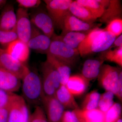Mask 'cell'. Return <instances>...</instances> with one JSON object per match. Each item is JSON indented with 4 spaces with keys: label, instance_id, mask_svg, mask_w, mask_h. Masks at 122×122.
<instances>
[{
    "label": "cell",
    "instance_id": "obj_1",
    "mask_svg": "<svg viewBox=\"0 0 122 122\" xmlns=\"http://www.w3.org/2000/svg\"><path fill=\"white\" fill-rule=\"evenodd\" d=\"M116 37L105 29L95 27L87 33L79 46L80 56L86 57L107 50L112 45Z\"/></svg>",
    "mask_w": 122,
    "mask_h": 122
},
{
    "label": "cell",
    "instance_id": "obj_2",
    "mask_svg": "<svg viewBox=\"0 0 122 122\" xmlns=\"http://www.w3.org/2000/svg\"><path fill=\"white\" fill-rule=\"evenodd\" d=\"M21 81L22 97L25 102L35 107L42 105L45 96L41 76L29 69Z\"/></svg>",
    "mask_w": 122,
    "mask_h": 122
},
{
    "label": "cell",
    "instance_id": "obj_3",
    "mask_svg": "<svg viewBox=\"0 0 122 122\" xmlns=\"http://www.w3.org/2000/svg\"><path fill=\"white\" fill-rule=\"evenodd\" d=\"M51 39V44L47 54L66 63L71 67L74 66L80 56L78 50L71 48L55 37L54 34Z\"/></svg>",
    "mask_w": 122,
    "mask_h": 122
},
{
    "label": "cell",
    "instance_id": "obj_4",
    "mask_svg": "<svg viewBox=\"0 0 122 122\" xmlns=\"http://www.w3.org/2000/svg\"><path fill=\"white\" fill-rule=\"evenodd\" d=\"M41 71L45 96H54L61 85L60 75L54 66L47 61L42 63Z\"/></svg>",
    "mask_w": 122,
    "mask_h": 122
},
{
    "label": "cell",
    "instance_id": "obj_5",
    "mask_svg": "<svg viewBox=\"0 0 122 122\" xmlns=\"http://www.w3.org/2000/svg\"><path fill=\"white\" fill-rule=\"evenodd\" d=\"M122 72L120 68L103 64L97 77L99 82L106 91L111 92L116 96Z\"/></svg>",
    "mask_w": 122,
    "mask_h": 122
},
{
    "label": "cell",
    "instance_id": "obj_6",
    "mask_svg": "<svg viewBox=\"0 0 122 122\" xmlns=\"http://www.w3.org/2000/svg\"><path fill=\"white\" fill-rule=\"evenodd\" d=\"M72 0H45L48 14L55 28L61 29L63 20L69 11Z\"/></svg>",
    "mask_w": 122,
    "mask_h": 122
},
{
    "label": "cell",
    "instance_id": "obj_7",
    "mask_svg": "<svg viewBox=\"0 0 122 122\" xmlns=\"http://www.w3.org/2000/svg\"><path fill=\"white\" fill-rule=\"evenodd\" d=\"M30 114L25 100L17 94L9 107L8 122H29Z\"/></svg>",
    "mask_w": 122,
    "mask_h": 122
},
{
    "label": "cell",
    "instance_id": "obj_8",
    "mask_svg": "<svg viewBox=\"0 0 122 122\" xmlns=\"http://www.w3.org/2000/svg\"><path fill=\"white\" fill-rule=\"evenodd\" d=\"M16 15L15 30L18 39L27 44L31 36L32 28L28 10L20 7L17 9Z\"/></svg>",
    "mask_w": 122,
    "mask_h": 122
},
{
    "label": "cell",
    "instance_id": "obj_9",
    "mask_svg": "<svg viewBox=\"0 0 122 122\" xmlns=\"http://www.w3.org/2000/svg\"><path fill=\"white\" fill-rule=\"evenodd\" d=\"M0 68L15 75L22 79L29 68L25 64L15 59L5 49L0 48Z\"/></svg>",
    "mask_w": 122,
    "mask_h": 122
},
{
    "label": "cell",
    "instance_id": "obj_10",
    "mask_svg": "<svg viewBox=\"0 0 122 122\" xmlns=\"http://www.w3.org/2000/svg\"><path fill=\"white\" fill-rule=\"evenodd\" d=\"M30 20L33 25L50 38L54 34L53 22L46 11L42 10H37L31 15Z\"/></svg>",
    "mask_w": 122,
    "mask_h": 122
},
{
    "label": "cell",
    "instance_id": "obj_11",
    "mask_svg": "<svg viewBox=\"0 0 122 122\" xmlns=\"http://www.w3.org/2000/svg\"><path fill=\"white\" fill-rule=\"evenodd\" d=\"M51 42V38L41 32L32 24L31 36L27 44L29 49L40 53L47 54Z\"/></svg>",
    "mask_w": 122,
    "mask_h": 122
},
{
    "label": "cell",
    "instance_id": "obj_12",
    "mask_svg": "<svg viewBox=\"0 0 122 122\" xmlns=\"http://www.w3.org/2000/svg\"><path fill=\"white\" fill-rule=\"evenodd\" d=\"M42 105L48 122H61L65 109L54 96H45Z\"/></svg>",
    "mask_w": 122,
    "mask_h": 122
},
{
    "label": "cell",
    "instance_id": "obj_13",
    "mask_svg": "<svg viewBox=\"0 0 122 122\" xmlns=\"http://www.w3.org/2000/svg\"><path fill=\"white\" fill-rule=\"evenodd\" d=\"M94 28L93 24L79 20L69 11L63 20L61 34L70 32H88Z\"/></svg>",
    "mask_w": 122,
    "mask_h": 122
},
{
    "label": "cell",
    "instance_id": "obj_14",
    "mask_svg": "<svg viewBox=\"0 0 122 122\" xmlns=\"http://www.w3.org/2000/svg\"><path fill=\"white\" fill-rule=\"evenodd\" d=\"M21 81L15 75L0 68V89L14 93L20 90Z\"/></svg>",
    "mask_w": 122,
    "mask_h": 122
},
{
    "label": "cell",
    "instance_id": "obj_15",
    "mask_svg": "<svg viewBox=\"0 0 122 122\" xmlns=\"http://www.w3.org/2000/svg\"><path fill=\"white\" fill-rule=\"evenodd\" d=\"M5 50L9 54L20 62L25 64L30 56V49L26 43L19 39L10 43Z\"/></svg>",
    "mask_w": 122,
    "mask_h": 122
},
{
    "label": "cell",
    "instance_id": "obj_16",
    "mask_svg": "<svg viewBox=\"0 0 122 122\" xmlns=\"http://www.w3.org/2000/svg\"><path fill=\"white\" fill-rule=\"evenodd\" d=\"M90 82L81 74H75L71 75L65 86L74 96L78 97L86 92Z\"/></svg>",
    "mask_w": 122,
    "mask_h": 122
},
{
    "label": "cell",
    "instance_id": "obj_17",
    "mask_svg": "<svg viewBox=\"0 0 122 122\" xmlns=\"http://www.w3.org/2000/svg\"><path fill=\"white\" fill-rule=\"evenodd\" d=\"M16 15L13 5H5L0 15V30H11L15 29Z\"/></svg>",
    "mask_w": 122,
    "mask_h": 122
},
{
    "label": "cell",
    "instance_id": "obj_18",
    "mask_svg": "<svg viewBox=\"0 0 122 122\" xmlns=\"http://www.w3.org/2000/svg\"><path fill=\"white\" fill-rule=\"evenodd\" d=\"M104 62L101 59H87L83 63L81 74L90 82L97 78Z\"/></svg>",
    "mask_w": 122,
    "mask_h": 122
},
{
    "label": "cell",
    "instance_id": "obj_19",
    "mask_svg": "<svg viewBox=\"0 0 122 122\" xmlns=\"http://www.w3.org/2000/svg\"><path fill=\"white\" fill-rule=\"evenodd\" d=\"M54 96L64 109H72L73 110L80 108L75 99L74 96L69 91L65 86L61 85Z\"/></svg>",
    "mask_w": 122,
    "mask_h": 122
},
{
    "label": "cell",
    "instance_id": "obj_20",
    "mask_svg": "<svg viewBox=\"0 0 122 122\" xmlns=\"http://www.w3.org/2000/svg\"><path fill=\"white\" fill-rule=\"evenodd\" d=\"M81 122H105V113L97 109L90 111L73 110Z\"/></svg>",
    "mask_w": 122,
    "mask_h": 122
},
{
    "label": "cell",
    "instance_id": "obj_21",
    "mask_svg": "<svg viewBox=\"0 0 122 122\" xmlns=\"http://www.w3.org/2000/svg\"><path fill=\"white\" fill-rule=\"evenodd\" d=\"M87 33L80 32H70L60 35L54 34L56 38L73 49H78L81 44L87 35Z\"/></svg>",
    "mask_w": 122,
    "mask_h": 122
},
{
    "label": "cell",
    "instance_id": "obj_22",
    "mask_svg": "<svg viewBox=\"0 0 122 122\" xmlns=\"http://www.w3.org/2000/svg\"><path fill=\"white\" fill-rule=\"evenodd\" d=\"M69 11L79 20L87 23L93 24L97 19L86 8L79 4L76 0L72 1Z\"/></svg>",
    "mask_w": 122,
    "mask_h": 122
},
{
    "label": "cell",
    "instance_id": "obj_23",
    "mask_svg": "<svg viewBox=\"0 0 122 122\" xmlns=\"http://www.w3.org/2000/svg\"><path fill=\"white\" fill-rule=\"evenodd\" d=\"M46 61L52 65L58 72L61 77V85L65 86L71 75V67L50 55H46Z\"/></svg>",
    "mask_w": 122,
    "mask_h": 122
},
{
    "label": "cell",
    "instance_id": "obj_24",
    "mask_svg": "<svg viewBox=\"0 0 122 122\" xmlns=\"http://www.w3.org/2000/svg\"><path fill=\"white\" fill-rule=\"evenodd\" d=\"M122 6L120 1L110 0L108 6L100 18V21L108 24L112 20L122 18Z\"/></svg>",
    "mask_w": 122,
    "mask_h": 122
},
{
    "label": "cell",
    "instance_id": "obj_25",
    "mask_svg": "<svg viewBox=\"0 0 122 122\" xmlns=\"http://www.w3.org/2000/svg\"><path fill=\"white\" fill-rule=\"evenodd\" d=\"M78 3L82 5L90 11L97 19L100 18L105 11V8L99 0H77Z\"/></svg>",
    "mask_w": 122,
    "mask_h": 122
},
{
    "label": "cell",
    "instance_id": "obj_26",
    "mask_svg": "<svg viewBox=\"0 0 122 122\" xmlns=\"http://www.w3.org/2000/svg\"><path fill=\"white\" fill-rule=\"evenodd\" d=\"M100 59L116 63L120 67L122 66V47L116 48L114 50L109 48L101 52Z\"/></svg>",
    "mask_w": 122,
    "mask_h": 122
},
{
    "label": "cell",
    "instance_id": "obj_27",
    "mask_svg": "<svg viewBox=\"0 0 122 122\" xmlns=\"http://www.w3.org/2000/svg\"><path fill=\"white\" fill-rule=\"evenodd\" d=\"M100 94L96 90L92 91L85 96L81 105L82 110L90 111L97 109Z\"/></svg>",
    "mask_w": 122,
    "mask_h": 122
},
{
    "label": "cell",
    "instance_id": "obj_28",
    "mask_svg": "<svg viewBox=\"0 0 122 122\" xmlns=\"http://www.w3.org/2000/svg\"><path fill=\"white\" fill-rule=\"evenodd\" d=\"M114 94L110 91H106L100 95L97 109L106 113L113 105Z\"/></svg>",
    "mask_w": 122,
    "mask_h": 122
},
{
    "label": "cell",
    "instance_id": "obj_29",
    "mask_svg": "<svg viewBox=\"0 0 122 122\" xmlns=\"http://www.w3.org/2000/svg\"><path fill=\"white\" fill-rule=\"evenodd\" d=\"M122 107L118 103L113 105L105 113V122H116L121 118Z\"/></svg>",
    "mask_w": 122,
    "mask_h": 122
},
{
    "label": "cell",
    "instance_id": "obj_30",
    "mask_svg": "<svg viewBox=\"0 0 122 122\" xmlns=\"http://www.w3.org/2000/svg\"><path fill=\"white\" fill-rule=\"evenodd\" d=\"M105 29L117 37L122 34V18L112 20L107 24Z\"/></svg>",
    "mask_w": 122,
    "mask_h": 122
},
{
    "label": "cell",
    "instance_id": "obj_31",
    "mask_svg": "<svg viewBox=\"0 0 122 122\" xmlns=\"http://www.w3.org/2000/svg\"><path fill=\"white\" fill-rule=\"evenodd\" d=\"M18 39L15 29L11 30H0V44L6 47L10 43Z\"/></svg>",
    "mask_w": 122,
    "mask_h": 122
},
{
    "label": "cell",
    "instance_id": "obj_32",
    "mask_svg": "<svg viewBox=\"0 0 122 122\" xmlns=\"http://www.w3.org/2000/svg\"><path fill=\"white\" fill-rule=\"evenodd\" d=\"M29 122H48L44 108L41 106L35 107L34 111L30 114Z\"/></svg>",
    "mask_w": 122,
    "mask_h": 122
},
{
    "label": "cell",
    "instance_id": "obj_33",
    "mask_svg": "<svg viewBox=\"0 0 122 122\" xmlns=\"http://www.w3.org/2000/svg\"><path fill=\"white\" fill-rule=\"evenodd\" d=\"M16 95L0 89V109L9 106Z\"/></svg>",
    "mask_w": 122,
    "mask_h": 122
},
{
    "label": "cell",
    "instance_id": "obj_34",
    "mask_svg": "<svg viewBox=\"0 0 122 122\" xmlns=\"http://www.w3.org/2000/svg\"><path fill=\"white\" fill-rule=\"evenodd\" d=\"M16 2L20 8L25 9L37 8L41 3L40 0H17Z\"/></svg>",
    "mask_w": 122,
    "mask_h": 122
},
{
    "label": "cell",
    "instance_id": "obj_35",
    "mask_svg": "<svg viewBox=\"0 0 122 122\" xmlns=\"http://www.w3.org/2000/svg\"><path fill=\"white\" fill-rule=\"evenodd\" d=\"M61 122H81L73 111H64Z\"/></svg>",
    "mask_w": 122,
    "mask_h": 122
},
{
    "label": "cell",
    "instance_id": "obj_36",
    "mask_svg": "<svg viewBox=\"0 0 122 122\" xmlns=\"http://www.w3.org/2000/svg\"><path fill=\"white\" fill-rule=\"evenodd\" d=\"M9 106L0 109V122H8Z\"/></svg>",
    "mask_w": 122,
    "mask_h": 122
},
{
    "label": "cell",
    "instance_id": "obj_37",
    "mask_svg": "<svg viewBox=\"0 0 122 122\" xmlns=\"http://www.w3.org/2000/svg\"><path fill=\"white\" fill-rule=\"evenodd\" d=\"M120 102L122 100V72L120 73L119 81L118 85L117 92L116 96Z\"/></svg>",
    "mask_w": 122,
    "mask_h": 122
},
{
    "label": "cell",
    "instance_id": "obj_38",
    "mask_svg": "<svg viewBox=\"0 0 122 122\" xmlns=\"http://www.w3.org/2000/svg\"><path fill=\"white\" fill-rule=\"evenodd\" d=\"M118 48L122 47V35L121 34L116 38L110 47Z\"/></svg>",
    "mask_w": 122,
    "mask_h": 122
},
{
    "label": "cell",
    "instance_id": "obj_39",
    "mask_svg": "<svg viewBox=\"0 0 122 122\" xmlns=\"http://www.w3.org/2000/svg\"><path fill=\"white\" fill-rule=\"evenodd\" d=\"M7 3V0H0V9L4 8Z\"/></svg>",
    "mask_w": 122,
    "mask_h": 122
},
{
    "label": "cell",
    "instance_id": "obj_40",
    "mask_svg": "<svg viewBox=\"0 0 122 122\" xmlns=\"http://www.w3.org/2000/svg\"><path fill=\"white\" fill-rule=\"evenodd\" d=\"M116 122H122V118H120L118 119L117 121Z\"/></svg>",
    "mask_w": 122,
    "mask_h": 122
},
{
    "label": "cell",
    "instance_id": "obj_41",
    "mask_svg": "<svg viewBox=\"0 0 122 122\" xmlns=\"http://www.w3.org/2000/svg\"></svg>",
    "mask_w": 122,
    "mask_h": 122
}]
</instances>
